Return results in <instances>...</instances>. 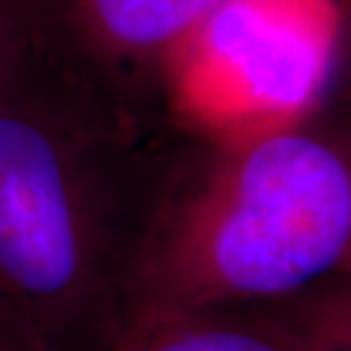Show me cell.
Here are the masks:
<instances>
[{"label":"cell","mask_w":351,"mask_h":351,"mask_svg":"<svg viewBox=\"0 0 351 351\" xmlns=\"http://www.w3.org/2000/svg\"><path fill=\"white\" fill-rule=\"evenodd\" d=\"M135 91L27 0L0 58V287L39 351H108L169 171Z\"/></svg>","instance_id":"6da1fadb"},{"label":"cell","mask_w":351,"mask_h":351,"mask_svg":"<svg viewBox=\"0 0 351 351\" xmlns=\"http://www.w3.org/2000/svg\"><path fill=\"white\" fill-rule=\"evenodd\" d=\"M108 351H306L267 308H199L125 319Z\"/></svg>","instance_id":"5b68a950"},{"label":"cell","mask_w":351,"mask_h":351,"mask_svg":"<svg viewBox=\"0 0 351 351\" xmlns=\"http://www.w3.org/2000/svg\"><path fill=\"white\" fill-rule=\"evenodd\" d=\"M228 0H32L82 60L132 89V69L199 27Z\"/></svg>","instance_id":"277c9868"},{"label":"cell","mask_w":351,"mask_h":351,"mask_svg":"<svg viewBox=\"0 0 351 351\" xmlns=\"http://www.w3.org/2000/svg\"><path fill=\"white\" fill-rule=\"evenodd\" d=\"M0 351H39L0 287Z\"/></svg>","instance_id":"52a82bcc"},{"label":"cell","mask_w":351,"mask_h":351,"mask_svg":"<svg viewBox=\"0 0 351 351\" xmlns=\"http://www.w3.org/2000/svg\"><path fill=\"white\" fill-rule=\"evenodd\" d=\"M27 0H0V58L16 37L25 16Z\"/></svg>","instance_id":"ba28073f"},{"label":"cell","mask_w":351,"mask_h":351,"mask_svg":"<svg viewBox=\"0 0 351 351\" xmlns=\"http://www.w3.org/2000/svg\"><path fill=\"white\" fill-rule=\"evenodd\" d=\"M351 265V165L324 139H249L192 185L169 176L132 269L125 319L267 308Z\"/></svg>","instance_id":"7a4b0ae2"},{"label":"cell","mask_w":351,"mask_h":351,"mask_svg":"<svg viewBox=\"0 0 351 351\" xmlns=\"http://www.w3.org/2000/svg\"><path fill=\"white\" fill-rule=\"evenodd\" d=\"M206 25L213 51L240 71L263 108L299 110L319 91L326 48L306 23L256 0H228Z\"/></svg>","instance_id":"3957f363"},{"label":"cell","mask_w":351,"mask_h":351,"mask_svg":"<svg viewBox=\"0 0 351 351\" xmlns=\"http://www.w3.org/2000/svg\"><path fill=\"white\" fill-rule=\"evenodd\" d=\"M267 311L299 335L306 351H351V265Z\"/></svg>","instance_id":"8992f818"}]
</instances>
